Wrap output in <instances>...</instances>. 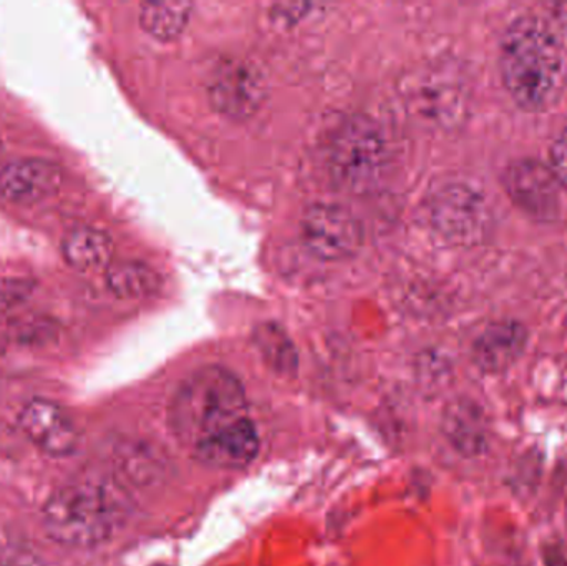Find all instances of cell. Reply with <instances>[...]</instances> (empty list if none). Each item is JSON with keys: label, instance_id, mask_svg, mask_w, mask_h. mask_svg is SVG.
<instances>
[{"label": "cell", "instance_id": "obj_1", "mask_svg": "<svg viewBox=\"0 0 567 566\" xmlns=\"http://www.w3.org/2000/svg\"><path fill=\"white\" fill-rule=\"evenodd\" d=\"M503 82L522 109H551L565 86L566 59L561 40L542 17L523 16L503 33Z\"/></svg>", "mask_w": 567, "mask_h": 566}, {"label": "cell", "instance_id": "obj_2", "mask_svg": "<svg viewBox=\"0 0 567 566\" xmlns=\"http://www.w3.org/2000/svg\"><path fill=\"white\" fill-rule=\"evenodd\" d=\"M125 485L85 481L56 488L43 505L47 535L56 544L90 548L109 542L128 521Z\"/></svg>", "mask_w": 567, "mask_h": 566}, {"label": "cell", "instance_id": "obj_3", "mask_svg": "<svg viewBox=\"0 0 567 566\" xmlns=\"http://www.w3.org/2000/svg\"><path fill=\"white\" fill-rule=\"evenodd\" d=\"M245 418H249L245 385L219 366L189 375L169 405L173 435L189 451Z\"/></svg>", "mask_w": 567, "mask_h": 566}, {"label": "cell", "instance_id": "obj_4", "mask_svg": "<svg viewBox=\"0 0 567 566\" xmlns=\"http://www.w3.org/2000/svg\"><path fill=\"white\" fill-rule=\"evenodd\" d=\"M386 163V143L379 125L369 116H350L330 140V175L350 192L375 185Z\"/></svg>", "mask_w": 567, "mask_h": 566}, {"label": "cell", "instance_id": "obj_5", "mask_svg": "<svg viewBox=\"0 0 567 566\" xmlns=\"http://www.w3.org/2000/svg\"><path fill=\"white\" fill-rule=\"evenodd\" d=\"M509 198L526 215L538 222H555L561 209V182L553 169L538 159L512 163L503 175Z\"/></svg>", "mask_w": 567, "mask_h": 566}, {"label": "cell", "instance_id": "obj_6", "mask_svg": "<svg viewBox=\"0 0 567 566\" xmlns=\"http://www.w3.org/2000/svg\"><path fill=\"white\" fill-rule=\"evenodd\" d=\"M430 213L440 235L456 243L478 241L489 225L485 198L466 185H449L440 189L433 196Z\"/></svg>", "mask_w": 567, "mask_h": 566}, {"label": "cell", "instance_id": "obj_7", "mask_svg": "<svg viewBox=\"0 0 567 566\" xmlns=\"http://www.w3.org/2000/svg\"><path fill=\"white\" fill-rule=\"evenodd\" d=\"M303 241L326 261H340L359 251L362 226L347 209L336 205H313L302 222Z\"/></svg>", "mask_w": 567, "mask_h": 566}, {"label": "cell", "instance_id": "obj_8", "mask_svg": "<svg viewBox=\"0 0 567 566\" xmlns=\"http://www.w3.org/2000/svg\"><path fill=\"white\" fill-rule=\"evenodd\" d=\"M20 431L50 457H69L79 447V429L72 415L50 399L27 402L19 414Z\"/></svg>", "mask_w": 567, "mask_h": 566}, {"label": "cell", "instance_id": "obj_9", "mask_svg": "<svg viewBox=\"0 0 567 566\" xmlns=\"http://www.w3.org/2000/svg\"><path fill=\"white\" fill-rule=\"evenodd\" d=\"M209 96L225 115L236 120L248 119L265 100V76L251 63L228 60L219 63L213 73Z\"/></svg>", "mask_w": 567, "mask_h": 566}, {"label": "cell", "instance_id": "obj_10", "mask_svg": "<svg viewBox=\"0 0 567 566\" xmlns=\"http://www.w3.org/2000/svg\"><path fill=\"white\" fill-rule=\"evenodd\" d=\"M63 185V169L42 158L17 159L0 168V198L32 205L55 195Z\"/></svg>", "mask_w": 567, "mask_h": 566}, {"label": "cell", "instance_id": "obj_11", "mask_svg": "<svg viewBox=\"0 0 567 566\" xmlns=\"http://www.w3.org/2000/svg\"><path fill=\"white\" fill-rule=\"evenodd\" d=\"M196 461L221 471L248 467L259 452L258 429L251 419L233 422L193 449Z\"/></svg>", "mask_w": 567, "mask_h": 566}, {"label": "cell", "instance_id": "obj_12", "mask_svg": "<svg viewBox=\"0 0 567 566\" xmlns=\"http://www.w3.org/2000/svg\"><path fill=\"white\" fill-rule=\"evenodd\" d=\"M528 344V331L519 322L505 319L488 326L472 349L473 362L486 374H502L516 364Z\"/></svg>", "mask_w": 567, "mask_h": 566}, {"label": "cell", "instance_id": "obj_13", "mask_svg": "<svg viewBox=\"0 0 567 566\" xmlns=\"http://www.w3.org/2000/svg\"><path fill=\"white\" fill-rule=\"evenodd\" d=\"M442 432L446 442L465 457H475L488 447L485 415L478 405L465 399L452 402L445 409Z\"/></svg>", "mask_w": 567, "mask_h": 566}, {"label": "cell", "instance_id": "obj_14", "mask_svg": "<svg viewBox=\"0 0 567 566\" xmlns=\"http://www.w3.org/2000/svg\"><path fill=\"white\" fill-rule=\"evenodd\" d=\"M116 474L133 487L150 488L162 484L168 475V462L150 442L128 441L115 452Z\"/></svg>", "mask_w": 567, "mask_h": 566}, {"label": "cell", "instance_id": "obj_15", "mask_svg": "<svg viewBox=\"0 0 567 566\" xmlns=\"http://www.w3.org/2000/svg\"><path fill=\"white\" fill-rule=\"evenodd\" d=\"M62 251L70 266L89 271L112 265L115 246L112 238L102 229L79 226L63 239Z\"/></svg>", "mask_w": 567, "mask_h": 566}, {"label": "cell", "instance_id": "obj_16", "mask_svg": "<svg viewBox=\"0 0 567 566\" xmlns=\"http://www.w3.org/2000/svg\"><path fill=\"white\" fill-rule=\"evenodd\" d=\"M106 288L123 299L146 298L159 288V276L143 263H112L106 269Z\"/></svg>", "mask_w": 567, "mask_h": 566}, {"label": "cell", "instance_id": "obj_17", "mask_svg": "<svg viewBox=\"0 0 567 566\" xmlns=\"http://www.w3.org/2000/svg\"><path fill=\"white\" fill-rule=\"evenodd\" d=\"M189 2H148L140 10L143 29L158 40H173L182 35L192 19Z\"/></svg>", "mask_w": 567, "mask_h": 566}, {"label": "cell", "instance_id": "obj_18", "mask_svg": "<svg viewBox=\"0 0 567 566\" xmlns=\"http://www.w3.org/2000/svg\"><path fill=\"white\" fill-rule=\"evenodd\" d=\"M410 103L416 115L429 120L449 119L455 105L452 86L445 85L435 75H425L416 80L410 89Z\"/></svg>", "mask_w": 567, "mask_h": 566}, {"label": "cell", "instance_id": "obj_19", "mask_svg": "<svg viewBox=\"0 0 567 566\" xmlns=\"http://www.w3.org/2000/svg\"><path fill=\"white\" fill-rule=\"evenodd\" d=\"M255 342L265 361L279 374H293L297 369V351L282 328L275 322L259 326Z\"/></svg>", "mask_w": 567, "mask_h": 566}, {"label": "cell", "instance_id": "obj_20", "mask_svg": "<svg viewBox=\"0 0 567 566\" xmlns=\"http://www.w3.org/2000/svg\"><path fill=\"white\" fill-rule=\"evenodd\" d=\"M35 291V282L23 278H0V312L23 305Z\"/></svg>", "mask_w": 567, "mask_h": 566}, {"label": "cell", "instance_id": "obj_21", "mask_svg": "<svg viewBox=\"0 0 567 566\" xmlns=\"http://www.w3.org/2000/svg\"><path fill=\"white\" fill-rule=\"evenodd\" d=\"M549 168L555 173L556 178L567 186V128L559 133L551 146V166Z\"/></svg>", "mask_w": 567, "mask_h": 566}, {"label": "cell", "instance_id": "obj_22", "mask_svg": "<svg viewBox=\"0 0 567 566\" xmlns=\"http://www.w3.org/2000/svg\"><path fill=\"white\" fill-rule=\"evenodd\" d=\"M310 9H312L310 3H278L272 7V13L284 23H296L307 17Z\"/></svg>", "mask_w": 567, "mask_h": 566}, {"label": "cell", "instance_id": "obj_23", "mask_svg": "<svg viewBox=\"0 0 567 566\" xmlns=\"http://www.w3.org/2000/svg\"><path fill=\"white\" fill-rule=\"evenodd\" d=\"M545 560L548 566H567L566 558L563 557L561 552L556 550V548L545 552Z\"/></svg>", "mask_w": 567, "mask_h": 566}]
</instances>
